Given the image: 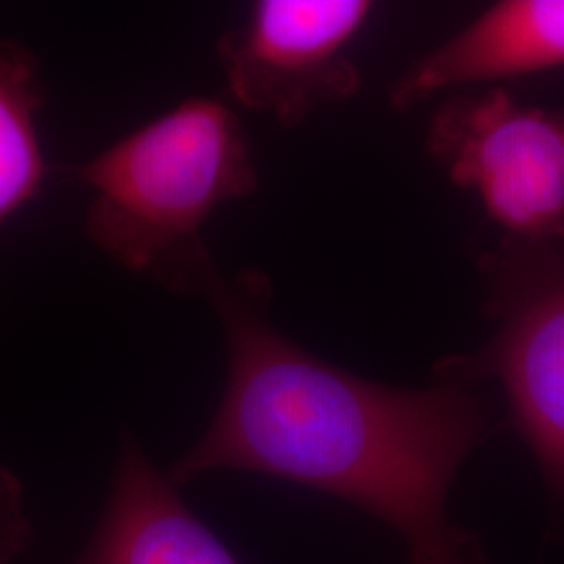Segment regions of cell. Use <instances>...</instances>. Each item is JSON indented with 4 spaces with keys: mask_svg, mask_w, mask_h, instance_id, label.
<instances>
[{
    "mask_svg": "<svg viewBox=\"0 0 564 564\" xmlns=\"http://www.w3.org/2000/svg\"><path fill=\"white\" fill-rule=\"evenodd\" d=\"M176 489L132 435L121 437L101 519L72 564H241Z\"/></svg>",
    "mask_w": 564,
    "mask_h": 564,
    "instance_id": "cell-7",
    "label": "cell"
},
{
    "mask_svg": "<svg viewBox=\"0 0 564 564\" xmlns=\"http://www.w3.org/2000/svg\"><path fill=\"white\" fill-rule=\"evenodd\" d=\"M375 4L368 0H260L218 42L228 90L242 107L293 128L354 97L362 74L349 57Z\"/></svg>",
    "mask_w": 564,
    "mask_h": 564,
    "instance_id": "cell-5",
    "label": "cell"
},
{
    "mask_svg": "<svg viewBox=\"0 0 564 564\" xmlns=\"http://www.w3.org/2000/svg\"><path fill=\"white\" fill-rule=\"evenodd\" d=\"M32 524L23 512L20 479L0 466V564L13 563L32 545Z\"/></svg>",
    "mask_w": 564,
    "mask_h": 564,
    "instance_id": "cell-9",
    "label": "cell"
},
{
    "mask_svg": "<svg viewBox=\"0 0 564 564\" xmlns=\"http://www.w3.org/2000/svg\"><path fill=\"white\" fill-rule=\"evenodd\" d=\"M481 268L496 330L477 354L440 364V379H498L514 429L564 502V241L505 237Z\"/></svg>",
    "mask_w": 564,
    "mask_h": 564,
    "instance_id": "cell-3",
    "label": "cell"
},
{
    "mask_svg": "<svg viewBox=\"0 0 564 564\" xmlns=\"http://www.w3.org/2000/svg\"><path fill=\"white\" fill-rule=\"evenodd\" d=\"M412 564H481L475 561L473 547L470 544L464 545L460 550L440 554V556H423V558H412Z\"/></svg>",
    "mask_w": 564,
    "mask_h": 564,
    "instance_id": "cell-10",
    "label": "cell"
},
{
    "mask_svg": "<svg viewBox=\"0 0 564 564\" xmlns=\"http://www.w3.org/2000/svg\"><path fill=\"white\" fill-rule=\"evenodd\" d=\"M564 67V0H502L414 61L389 90L398 111L431 95Z\"/></svg>",
    "mask_w": 564,
    "mask_h": 564,
    "instance_id": "cell-6",
    "label": "cell"
},
{
    "mask_svg": "<svg viewBox=\"0 0 564 564\" xmlns=\"http://www.w3.org/2000/svg\"><path fill=\"white\" fill-rule=\"evenodd\" d=\"M270 300L258 270L207 293L226 337V389L170 479L181 487L212 470H251L360 506L398 529L412 556L468 544L445 521V500L494 429L484 400L456 381L410 391L337 368L282 335Z\"/></svg>",
    "mask_w": 564,
    "mask_h": 564,
    "instance_id": "cell-1",
    "label": "cell"
},
{
    "mask_svg": "<svg viewBox=\"0 0 564 564\" xmlns=\"http://www.w3.org/2000/svg\"><path fill=\"white\" fill-rule=\"evenodd\" d=\"M426 151L487 216L521 241H564V111L491 86L435 111Z\"/></svg>",
    "mask_w": 564,
    "mask_h": 564,
    "instance_id": "cell-4",
    "label": "cell"
},
{
    "mask_svg": "<svg viewBox=\"0 0 564 564\" xmlns=\"http://www.w3.org/2000/svg\"><path fill=\"white\" fill-rule=\"evenodd\" d=\"M65 172L95 193L84 230L99 251L203 300L223 279L203 226L260 181L241 118L218 97H188Z\"/></svg>",
    "mask_w": 564,
    "mask_h": 564,
    "instance_id": "cell-2",
    "label": "cell"
},
{
    "mask_svg": "<svg viewBox=\"0 0 564 564\" xmlns=\"http://www.w3.org/2000/svg\"><path fill=\"white\" fill-rule=\"evenodd\" d=\"M44 102L34 51L0 41V226L41 193L48 176L36 128Z\"/></svg>",
    "mask_w": 564,
    "mask_h": 564,
    "instance_id": "cell-8",
    "label": "cell"
}]
</instances>
